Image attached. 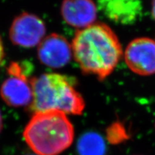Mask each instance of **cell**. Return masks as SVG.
I'll use <instances>...</instances> for the list:
<instances>
[{"label": "cell", "mask_w": 155, "mask_h": 155, "mask_svg": "<svg viewBox=\"0 0 155 155\" xmlns=\"http://www.w3.org/2000/svg\"><path fill=\"white\" fill-rule=\"evenodd\" d=\"M73 55L83 73L104 80L111 75L123 56L119 38L104 23H94L75 33Z\"/></svg>", "instance_id": "obj_1"}, {"label": "cell", "mask_w": 155, "mask_h": 155, "mask_svg": "<svg viewBox=\"0 0 155 155\" xmlns=\"http://www.w3.org/2000/svg\"><path fill=\"white\" fill-rule=\"evenodd\" d=\"M23 137L38 155H58L72 144L74 129L63 112H38L33 114L26 125Z\"/></svg>", "instance_id": "obj_2"}, {"label": "cell", "mask_w": 155, "mask_h": 155, "mask_svg": "<svg viewBox=\"0 0 155 155\" xmlns=\"http://www.w3.org/2000/svg\"><path fill=\"white\" fill-rule=\"evenodd\" d=\"M30 82L32 101L30 108L34 114L49 111L72 115L83 113L85 101L71 78L50 73L34 78Z\"/></svg>", "instance_id": "obj_3"}, {"label": "cell", "mask_w": 155, "mask_h": 155, "mask_svg": "<svg viewBox=\"0 0 155 155\" xmlns=\"http://www.w3.org/2000/svg\"><path fill=\"white\" fill-rule=\"evenodd\" d=\"M9 77L2 84L0 95L7 105L21 107L30 105L32 101V88L19 64L12 63L8 68Z\"/></svg>", "instance_id": "obj_4"}, {"label": "cell", "mask_w": 155, "mask_h": 155, "mask_svg": "<svg viewBox=\"0 0 155 155\" xmlns=\"http://www.w3.org/2000/svg\"><path fill=\"white\" fill-rule=\"evenodd\" d=\"M124 60L135 74L147 76L155 73V41L149 38H139L127 45Z\"/></svg>", "instance_id": "obj_5"}, {"label": "cell", "mask_w": 155, "mask_h": 155, "mask_svg": "<svg viewBox=\"0 0 155 155\" xmlns=\"http://www.w3.org/2000/svg\"><path fill=\"white\" fill-rule=\"evenodd\" d=\"M45 32V25L41 19L35 15L23 12L12 22L9 38L16 45L33 48L42 42Z\"/></svg>", "instance_id": "obj_6"}, {"label": "cell", "mask_w": 155, "mask_h": 155, "mask_svg": "<svg viewBox=\"0 0 155 155\" xmlns=\"http://www.w3.org/2000/svg\"><path fill=\"white\" fill-rule=\"evenodd\" d=\"M73 55L72 45L61 35L45 37L38 46V55L43 65L53 68L65 66Z\"/></svg>", "instance_id": "obj_7"}, {"label": "cell", "mask_w": 155, "mask_h": 155, "mask_svg": "<svg viewBox=\"0 0 155 155\" xmlns=\"http://www.w3.org/2000/svg\"><path fill=\"white\" fill-rule=\"evenodd\" d=\"M97 3L103 14L117 24L132 25L142 16L141 0H97Z\"/></svg>", "instance_id": "obj_8"}, {"label": "cell", "mask_w": 155, "mask_h": 155, "mask_svg": "<svg viewBox=\"0 0 155 155\" xmlns=\"http://www.w3.org/2000/svg\"><path fill=\"white\" fill-rule=\"evenodd\" d=\"M61 12L67 24L81 29L94 24L97 17V7L93 0H63Z\"/></svg>", "instance_id": "obj_9"}, {"label": "cell", "mask_w": 155, "mask_h": 155, "mask_svg": "<svg viewBox=\"0 0 155 155\" xmlns=\"http://www.w3.org/2000/svg\"><path fill=\"white\" fill-rule=\"evenodd\" d=\"M78 151L80 155H105V141L98 134L86 133L78 142Z\"/></svg>", "instance_id": "obj_10"}, {"label": "cell", "mask_w": 155, "mask_h": 155, "mask_svg": "<svg viewBox=\"0 0 155 155\" xmlns=\"http://www.w3.org/2000/svg\"><path fill=\"white\" fill-rule=\"evenodd\" d=\"M106 139L111 144H119L129 139L124 127L120 123H114L106 130Z\"/></svg>", "instance_id": "obj_11"}, {"label": "cell", "mask_w": 155, "mask_h": 155, "mask_svg": "<svg viewBox=\"0 0 155 155\" xmlns=\"http://www.w3.org/2000/svg\"><path fill=\"white\" fill-rule=\"evenodd\" d=\"M4 59H5V50H4V46L2 39L0 38V65L3 63Z\"/></svg>", "instance_id": "obj_12"}, {"label": "cell", "mask_w": 155, "mask_h": 155, "mask_svg": "<svg viewBox=\"0 0 155 155\" xmlns=\"http://www.w3.org/2000/svg\"><path fill=\"white\" fill-rule=\"evenodd\" d=\"M152 15L154 19L155 20V0H152Z\"/></svg>", "instance_id": "obj_13"}, {"label": "cell", "mask_w": 155, "mask_h": 155, "mask_svg": "<svg viewBox=\"0 0 155 155\" xmlns=\"http://www.w3.org/2000/svg\"><path fill=\"white\" fill-rule=\"evenodd\" d=\"M3 127V121H2V116L1 111H0V133H1Z\"/></svg>", "instance_id": "obj_14"}]
</instances>
